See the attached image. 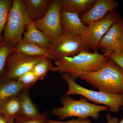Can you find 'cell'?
Instances as JSON below:
<instances>
[{"instance_id":"6da1fadb","label":"cell","mask_w":123,"mask_h":123,"mask_svg":"<svg viewBox=\"0 0 123 123\" xmlns=\"http://www.w3.org/2000/svg\"><path fill=\"white\" fill-rule=\"evenodd\" d=\"M109 59L105 54L82 51L72 57H65L55 61L51 70L59 73L70 74L76 80L84 73L95 72L101 68Z\"/></svg>"},{"instance_id":"7a4b0ae2","label":"cell","mask_w":123,"mask_h":123,"mask_svg":"<svg viewBox=\"0 0 123 123\" xmlns=\"http://www.w3.org/2000/svg\"><path fill=\"white\" fill-rule=\"evenodd\" d=\"M78 78L99 91L112 94H123V69L110 58L101 68L84 73Z\"/></svg>"},{"instance_id":"3957f363","label":"cell","mask_w":123,"mask_h":123,"mask_svg":"<svg viewBox=\"0 0 123 123\" xmlns=\"http://www.w3.org/2000/svg\"><path fill=\"white\" fill-rule=\"evenodd\" d=\"M60 103L62 107L54 108L51 112L61 120L73 117L83 119L91 117L96 120L99 118V112L110 110L108 106L98 105L90 103L82 96L80 99L75 100L68 95H64L61 98Z\"/></svg>"},{"instance_id":"277c9868","label":"cell","mask_w":123,"mask_h":123,"mask_svg":"<svg viewBox=\"0 0 123 123\" xmlns=\"http://www.w3.org/2000/svg\"><path fill=\"white\" fill-rule=\"evenodd\" d=\"M23 0H13L3 34L4 41L15 47L23 40L25 26L33 21Z\"/></svg>"},{"instance_id":"5b68a950","label":"cell","mask_w":123,"mask_h":123,"mask_svg":"<svg viewBox=\"0 0 123 123\" xmlns=\"http://www.w3.org/2000/svg\"><path fill=\"white\" fill-rule=\"evenodd\" d=\"M61 77L68 86V90L64 95H81L95 104L108 106L110 111L114 113H118L123 107V94H112L91 90L78 84L68 74H61Z\"/></svg>"},{"instance_id":"8992f818","label":"cell","mask_w":123,"mask_h":123,"mask_svg":"<svg viewBox=\"0 0 123 123\" xmlns=\"http://www.w3.org/2000/svg\"><path fill=\"white\" fill-rule=\"evenodd\" d=\"M121 18V15L116 10L111 11L102 19L87 26L81 38L89 49L98 51L101 40L112 25Z\"/></svg>"},{"instance_id":"52a82bcc","label":"cell","mask_w":123,"mask_h":123,"mask_svg":"<svg viewBox=\"0 0 123 123\" xmlns=\"http://www.w3.org/2000/svg\"><path fill=\"white\" fill-rule=\"evenodd\" d=\"M82 51L91 52L81 38L63 33L51 42L50 53L56 61L65 57H72Z\"/></svg>"},{"instance_id":"ba28073f","label":"cell","mask_w":123,"mask_h":123,"mask_svg":"<svg viewBox=\"0 0 123 123\" xmlns=\"http://www.w3.org/2000/svg\"><path fill=\"white\" fill-rule=\"evenodd\" d=\"M46 57L13 52L7 58L4 71L0 77L6 80H17L24 74L32 70L37 63Z\"/></svg>"},{"instance_id":"9c48e42d","label":"cell","mask_w":123,"mask_h":123,"mask_svg":"<svg viewBox=\"0 0 123 123\" xmlns=\"http://www.w3.org/2000/svg\"><path fill=\"white\" fill-rule=\"evenodd\" d=\"M61 7L60 0H53L43 17L33 21L35 26L48 37L51 43L63 33L61 22Z\"/></svg>"},{"instance_id":"30bf717a","label":"cell","mask_w":123,"mask_h":123,"mask_svg":"<svg viewBox=\"0 0 123 123\" xmlns=\"http://www.w3.org/2000/svg\"><path fill=\"white\" fill-rule=\"evenodd\" d=\"M98 50L108 55L123 52V18L115 23L101 40Z\"/></svg>"},{"instance_id":"8fae6325","label":"cell","mask_w":123,"mask_h":123,"mask_svg":"<svg viewBox=\"0 0 123 123\" xmlns=\"http://www.w3.org/2000/svg\"><path fill=\"white\" fill-rule=\"evenodd\" d=\"M61 5V22L63 33L80 36L86 30L87 26L82 23L80 16L76 12L68 7Z\"/></svg>"},{"instance_id":"7c38bea8","label":"cell","mask_w":123,"mask_h":123,"mask_svg":"<svg viewBox=\"0 0 123 123\" xmlns=\"http://www.w3.org/2000/svg\"><path fill=\"white\" fill-rule=\"evenodd\" d=\"M119 5L114 0H97L90 10L81 17V20L87 26L102 19L108 13L118 8Z\"/></svg>"},{"instance_id":"4fadbf2b","label":"cell","mask_w":123,"mask_h":123,"mask_svg":"<svg viewBox=\"0 0 123 123\" xmlns=\"http://www.w3.org/2000/svg\"><path fill=\"white\" fill-rule=\"evenodd\" d=\"M22 40L37 44L50 51V41L44 33L35 26L33 21L27 25V29L24 33Z\"/></svg>"},{"instance_id":"5bb4252c","label":"cell","mask_w":123,"mask_h":123,"mask_svg":"<svg viewBox=\"0 0 123 123\" xmlns=\"http://www.w3.org/2000/svg\"><path fill=\"white\" fill-rule=\"evenodd\" d=\"M13 52L21 53L30 56H43L56 61L51 55L49 50L23 40L14 47Z\"/></svg>"},{"instance_id":"9a60e30c","label":"cell","mask_w":123,"mask_h":123,"mask_svg":"<svg viewBox=\"0 0 123 123\" xmlns=\"http://www.w3.org/2000/svg\"><path fill=\"white\" fill-rule=\"evenodd\" d=\"M24 89V86L17 80H6L0 77V104Z\"/></svg>"},{"instance_id":"2e32d148","label":"cell","mask_w":123,"mask_h":123,"mask_svg":"<svg viewBox=\"0 0 123 123\" xmlns=\"http://www.w3.org/2000/svg\"><path fill=\"white\" fill-rule=\"evenodd\" d=\"M33 21L41 19L47 13L51 0H23Z\"/></svg>"},{"instance_id":"e0dca14e","label":"cell","mask_w":123,"mask_h":123,"mask_svg":"<svg viewBox=\"0 0 123 123\" xmlns=\"http://www.w3.org/2000/svg\"><path fill=\"white\" fill-rule=\"evenodd\" d=\"M21 107V115L29 118H34L41 113L31 99L28 90L24 89L18 94Z\"/></svg>"},{"instance_id":"ac0fdd59","label":"cell","mask_w":123,"mask_h":123,"mask_svg":"<svg viewBox=\"0 0 123 123\" xmlns=\"http://www.w3.org/2000/svg\"><path fill=\"white\" fill-rule=\"evenodd\" d=\"M0 113L5 119L15 120L21 115V107L18 95L9 98L0 104Z\"/></svg>"},{"instance_id":"d6986e66","label":"cell","mask_w":123,"mask_h":123,"mask_svg":"<svg viewBox=\"0 0 123 123\" xmlns=\"http://www.w3.org/2000/svg\"><path fill=\"white\" fill-rule=\"evenodd\" d=\"M97 0H60L61 4L75 11L80 17L90 10Z\"/></svg>"},{"instance_id":"ffe728a7","label":"cell","mask_w":123,"mask_h":123,"mask_svg":"<svg viewBox=\"0 0 123 123\" xmlns=\"http://www.w3.org/2000/svg\"><path fill=\"white\" fill-rule=\"evenodd\" d=\"M12 2L11 0H0V42L4 41L2 33L6 25L9 11Z\"/></svg>"},{"instance_id":"44dd1931","label":"cell","mask_w":123,"mask_h":123,"mask_svg":"<svg viewBox=\"0 0 123 123\" xmlns=\"http://www.w3.org/2000/svg\"><path fill=\"white\" fill-rule=\"evenodd\" d=\"M52 60L46 57L40 60L35 65L32 69L34 73L37 77L38 80H42L53 66Z\"/></svg>"},{"instance_id":"7402d4cb","label":"cell","mask_w":123,"mask_h":123,"mask_svg":"<svg viewBox=\"0 0 123 123\" xmlns=\"http://www.w3.org/2000/svg\"><path fill=\"white\" fill-rule=\"evenodd\" d=\"M14 47L4 41L0 42V76L4 71L7 58L13 52Z\"/></svg>"},{"instance_id":"603a6c76","label":"cell","mask_w":123,"mask_h":123,"mask_svg":"<svg viewBox=\"0 0 123 123\" xmlns=\"http://www.w3.org/2000/svg\"><path fill=\"white\" fill-rule=\"evenodd\" d=\"M49 111L46 110L34 118H29L22 115L16 117L14 120L15 123H47Z\"/></svg>"},{"instance_id":"cb8c5ba5","label":"cell","mask_w":123,"mask_h":123,"mask_svg":"<svg viewBox=\"0 0 123 123\" xmlns=\"http://www.w3.org/2000/svg\"><path fill=\"white\" fill-rule=\"evenodd\" d=\"M17 80L24 86L25 89L29 90L34 85L38 79L36 75L31 70L24 74L18 77Z\"/></svg>"},{"instance_id":"d4e9b609","label":"cell","mask_w":123,"mask_h":123,"mask_svg":"<svg viewBox=\"0 0 123 123\" xmlns=\"http://www.w3.org/2000/svg\"><path fill=\"white\" fill-rule=\"evenodd\" d=\"M107 56L123 69V52H111Z\"/></svg>"},{"instance_id":"484cf974","label":"cell","mask_w":123,"mask_h":123,"mask_svg":"<svg viewBox=\"0 0 123 123\" xmlns=\"http://www.w3.org/2000/svg\"><path fill=\"white\" fill-rule=\"evenodd\" d=\"M47 123H92V121L89 119H83L81 118L73 119L69 121H60L48 119Z\"/></svg>"},{"instance_id":"4316f807","label":"cell","mask_w":123,"mask_h":123,"mask_svg":"<svg viewBox=\"0 0 123 123\" xmlns=\"http://www.w3.org/2000/svg\"><path fill=\"white\" fill-rule=\"evenodd\" d=\"M107 119V123H119L120 120L118 118L116 117H111L110 114H108L106 116Z\"/></svg>"},{"instance_id":"83f0119b","label":"cell","mask_w":123,"mask_h":123,"mask_svg":"<svg viewBox=\"0 0 123 123\" xmlns=\"http://www.w3.org/2000/svg\"><path fill=\"white\" fill-rule=\"evenodd\" d=\"M0 123H7L4 117L0 113Z\"/></svg>"},{"instance_id":"f1b7e54d","label":"cell","mask_w":123,"mask_h":123,"mask_svg":"<svg viewBox=\"0 0 123 123\" xmlns=\"http://www.w3.org/2000/svg\"><path fill=\"white\" fill-rule=\"evenodd\" d=\"M7 123H15L14 120L12 119H5Z\"/></svg>"},{"instance_id":"f546056e","label":"cell","mask_w":123,"mask_h":123,"mask_svg":"<svg viewBox=\"0 0 123 123\" xmlns=\"http://www.w3.org/2000/svg\"><path fill=\"white\" fill-rule=\"evenodd\" d=\"M119 123H123V118L121 120V121H119Z\"/></svg>"}]
</instances>
